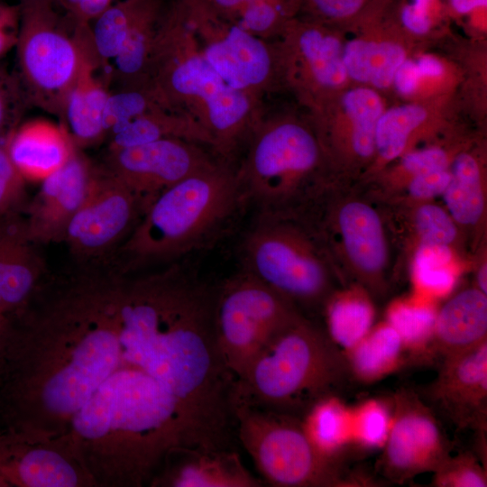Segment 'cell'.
Wrapping results in <instances>:
<instances>
[{"label": "cell", "instance_id": "1", "mask_svg": "<svg viewBox=\"0 0 487 487\" xmlns=\"http://www.w3.org/2000/svg\"><path fill=\"white\" fill-rule=\"evenodd\" d=\"M35 300L18 403L29 432L90 462L106 455L112 465L114 455L115 467L187 429L192 410L177 396L162 336L108 266L73 263Z\"/></svg>", "mask_w": 487, "mask_h": 487}, {"label": "cell", "instance_id": "2", "mask_svg": "<svg viewBox=\"0 0 487 487\" xmlns=\"http://www.w3.org/2000/svg\"><path fill=\"white\" fill-rule=\"evenodd\" d=\"M242 201L235 170L215 161L159 194L106 262L124 272L175 262L207 240Z\"/></svg>", "mask_w": 487, "mask_h": 487}, {"label": "cell", "instance_id": "3", "mask_svg": "<svg viewBox=\"0 0 487 487\" xmlns=\"http://www.w3.org/2000/svg\"><path fill=\"white\" fill-rule=\"evenodd\" d=\"M147 82L206 134L223 159L260 119L259 98L223 80L195 49L170 8L159 25Z\"/></svg>", "mask_w": 487, "mask_h": 487}, {"label": "cell", "instance_id": "4", "mask_svg": "<svg viewBox=\"0 0 487 487\" xmlns=\"http://www.w3.org/2000/svg\"><path fill=\"white\" fill-rule=\"evenodd\" d=\"M326 248L344 285L357 284L385 297L393 274V239L388 206L364 185L333 180L300 213Z\"/></svg>", "mask_w": 487, "mask_h": 487}, {"label": "cell", "instance_id": "5", "mask_svg": "<svg viewBox=\"0 0 487 487\" xmlns=\"http://www.w3.org/2000/svg\"><path fill=\"white\" fill-rule=\"evenodd\" d=\"M345 356L305 315L280 330L234 383V400L297 417L348 375Z\"/></svg>", "mask_w": 487, "mask_h": 487}, {"label": "cell", "instance_id": "6", "mask_svg": "<svg viewBox=\"0 0 487 487\" xmlns=\"http://www.w3.org/2000/svg\"><path fill=\"white\" fill-rule=\"evenodd\" d=\"M249 138L236 178L262 214H299L336 179L317 132L299 122L260 118Z\"/></svg>", "mask_w": 487, "mask_h": 487}, {"label": "cell", "instance_id": "7", "mask_svg": "<svg viewBox=\"0 0 487 487\" xmlns=\"http://www.w3.org/2000/svg\"><path fill=\"white\" fill-rule=\"evenodd\" d=\"M244 270L303 309L322 311L345 286L318 235L300 215L262 214L244 240Z\"/></svg>", "mask_w": 487, "mask_h": 487}, {"label": "cell", "instance_id": "8", "mask_svg": "<svg viewBox=\"0 0 487 487\" xmlns=\"http://www.w3.org/2000/svg\"><path fill=\"white\" fill-rule=\"evenodd\" d=\"M53 2L23 3L15 47L27 100L61 116L65 99L83 67L98 57L89 23L68 13L59 15Z\"/></svg>", "mask_w": 487, "mask_h": 487}, {"label": "cell", "instance_id": "9", "mask_svg": "<svg viewBox=\"0 0 487 487\" xmlns=\"http://www.w3.org/2000/svg\"><path fill=\"white\" fill-rule=\"evenodd\" d=\"M234 424L260 474L278 487H349L372 483L322 455L293 415L233 401Z\"/></svg>", "mask_w": 487, "mask_h": 487}, {"label": "cell", "instance_id": "10", "mask_svg": "<svg viewBox=\"0 0 487 487\" xmlns=\"http://www.w3.org/2000/svg\"><path fill=\"white\" fill-rule=\"evenodd\" d=\"M301 315L291 302L245 270L216 291V342L235 381L271 338Z\"/></svg>", "mask_w": 487, "mask_h": 487}, {"label": "cell", "instance_id": "11", "mask_svg": "<svg viewBox=\"0 0 487 487\" xmlns=\"http://www.w3.org/2000/svg\"><path fill=\"white\" fill-rule=\"evenodd\" d=\"M190 41L231 87L256 98L279 70L277 52L264 39L186 0L170 5Z\"/></svg>", "mask_w": 487, "mask_h": 487}, {"label": "cell", "instance_id": "12", "mask_svg": "<svg viewBox=\"0 0 487 487\" xmlns=\"http://www.w3.org/2000/svg\"><path fill=\"white\" fill-rule=\"evenodd\" d=\"M148 206L142 197L101 163H96L87 197L63 239L73 262H96L110 258Z\"/></svg>", "mask_w": 487, "mask_h": 487}, {"label": "cell", "instance_id": "13", "mask_svg": "<svg viewBox=\"0 0 487 487\" xmlns=\"http://www.w3.org/2000/svg\"><path fill=\"white\" fill-rule=\"evenodd\" d=\"M391 426L380 459L382 475L404 483L423 473H433L450 455L451 443L432 409L413 391L392 397Z\"/></svg>", "mask_w": 487, "mask_h": 487}, {"label": "cell", "instance_id": "14", "mask_svg": "<svg viewBox=\"0 0 487 487\" xmlns=\"http://www.w3.org/2000/svg\"><path fill=\"white\" fill-rule=\"evenodd\" d=\"M201 145L166 137L107 150L101 164L150 205L162 191L215 161Z\"/></svg>", "mask_w": 487, "mask_h": 487}, {"label": "cell", "instance_id": "15", "mask_svg": "<svg viewBox=\"0 0 487 487\" xmlns=\"http://www.w3.org/2000/svg\"><path fill=\"white\" fill-rule=\"evenodd\" d=\"M427 396L457 428L486 432L487 342L442 359Z\"/></svg>", "mask_w": 487, "mask_h": 487}, {"label": "cell", "instance_id": "16", "mask_svg": "<svg viewBox=\"0 0 487 487\" xmlns=\"http://www.w3.org/2000/svg\"><path fill=\"white\" fill-rule=\"evenodd\" d=\"M96 164L77 149L63 166L41 181L24 210L27 232L35 243L63 242L69 223L87 197Z\"/></svg>", "mask_w": 487, "mask_h": 487}, {"label": "cell", "instance_id": "17", "mask_svg": "<svg viewBox=\"0 0 487 487\" xmlns=\"http://www.w3.org/2000/svg\"><path fill=\"white\" fill-rule=\"evenodd\" d=\"M40 247L20 214L0 216V317L20 309L47 274Z\"/></svg>", "mask_w": 487, "mask_h": 487}, {"label": "cell", "instance_id": "18", "mask_svg": "<svg viewBox=\"0 0 487 487\" xmlns=\"http://www.w3.org/2000/svg\"><path fill=\"white\" fill-rule=\"evenodd\" d=\"M444 207L459 227L472 258L487 240V185L482 164L468 151L454 156Z\"/></svg>", "mask_w": 487, "mask_h": 487}, {"label": "cell", "instance_id": "19", "mask_svg": "<svg viewBox=\"0 0 487 487\" xmlns=\"http://www.w3.org/2000/svg\"><path fill=\"white\" fill-rule=\"evenodd\" d=\"M160 476L173 487H261L239 455L228 448H185L169 455Z\"/></svg>", "mask_w": 487, "mask_h": 487}, {"label": "cell", "instance_id": "20", "mask_svg": "<svg viewBox=\"0 0 487 487\" xmlns=\"http://www.w3.org/2000/svg\"><path fill=\"white\" fill-rule=\"evenodd\" d=\"M8 154L25 180L42 181L77 150L66 127L45 119L28 121L6 139Z\"/></svg>", "mask_w": 487, "mask_h": 487}, {"label": "cell", "instance_id": "21", "mask_svg": "<svg viewBox=\"0 0 487 487\" xmlns=\"http://www.w3.org/2000/svg\"><path fill=\"white\" fill-rule=\"evenodd\" d=\"M487 342V294L474 286L464 288L437 308L433 354L446 357Z\"/></svg>", "mask_w": 487, "mask_h": 487}, {"label": "cell", "instance_id": "22", "mask_svg": "<svg viewBox=\"0 0 487 487\" xmlns=\"http://www.w3.org/2000/svg\"><path fill=\"white\" fill-rule=\"evenodd\" d=\"M104 67L97 58L87 61L64 102L61 123L78 150L106 138L104 113L111 91L97 73Z\"/></svg>", "mask_w": 487, "mask_h": 487}, {"label": "cell", "instance_id": "23", "mask_svg": "<svg viewBox=\"0 0 487 487\" xmlns=\"http://www.w3.org/2000/svg\"><path fill=\"white\" fill-rule=\"evenodd\" d=\"M282 32L292 39L289 51L297 54V60L309 83L323 88L341 87L347 73L343 60V45L324 23L311 20L299 22L291 18Z\"/></svg>", "mask_w": 487, "mask_h": 487}, {"label": "cell", "instance_id": "24", "mask_svg": "<svg viewBox=\"0 0 487 487\" xmlns=\"http://www.w3.org/2000/svg\"><path fill=\"white\" fill-rule=\"evenodd\" d=\"M321 312L326 334L343 353L355 345L375 324L374 299L365 289L354 283L335 290Z\"/></svg>", "mask_w": 487, "mask_h": 487}, {"label": "cell", "instance_id": "25", "mask_svg": "<svg viewBox=\"0 0 487 487\" xmlns=\"http://www.w3.org/2000/svg\"><path fill=\"white\" fill-rule=\"evenodd\" d=\"M343 354L349 374L363 384L375 383L395 372L408 357L399 334L385 320L374 324Z\"/></svg>", "mask_w": 487, "mask_h": 487}, {"label": "cell", "instance_id": "26", "mask_svg": "<svg viewBox=\"0 0 487 487\" xmlns=\"http://www.w3.org/2000/svg\"><path fill=\"white\" fill-rule=\"evenodd\" d=\"M386 204L392 219L408 229L412 251L418 245H442L471 258L459 227L444 206L434 200Z\"/></svg>", "mask_w": 487, "mask_h": 487}, {"label": "cell", "instance_id": "27", "mask_svg": "<svg viewBox=\"0 0 487 487\" xmlns=\"http://www.w3.org/2000/svg\"><path fill=\"white\" fill-rule=\"evenodd\" d=\"M0 476L5 483L29 487H68L79 482L69 455L51 447H34L17 455H0Z\"/></svg>", "mask_w": 487, "mask_h": 487}, {"label": "cell", "instance_id": "28", "mask_svg": "<svg viewBox=\"0 0 487 487\" xmlns=\"http://www.w3.org/2000/svg\"><path fill=\"white\" fill-rule=\"evenodd\" d=\"M248 32L267 39L282 32L299 0H186Z\"/></svg>", "mask_w": 487, "mask_h": 487}, {"label": "cell", "instance_id": "29", "mask_svg": "<svg viewBox=\"0 0 487 487\" xmlns=\"http://www.w3.org/2000/svg\"><path fill=\"white\" fill-rule=\"evenodd\" d=\"M300 421L313 446L325 457L342 463L353 446L351 406L330 393L313 402Z\"/></svg>", "mask_w": 487, "mask_h": 487}, {"label": "cell", "instance_id": "30", "mask_svg": "<svg viewBox=\"0 0 487 487\" xmlns=\"http://www.w3.org/2000/svg\"><path fill=\"white\" fill-rule=\"evenodd\" d=\"M162 14L160 0H149L133 24L121 51L113 60L110 78H115L120 87L147 83Z\"/></svg>", "mask_w": 487, "mask_h": 487}, {"label": "cell", "instance_id": "31", "mask_svg": "<svg viewBox=\"0 0 487 487\" xmlns=\"http://www.w3.org/2000/svg\"><path fill=\"white\" fill-rule=\"evenodd\" d=\"M406 59L403 47L392 41L353 40L343 49L347 77L377 88L392 85L397 69Z\"/></svg>", "mask_w": 487, "mask_h": 487}, {"label": "cell", "instance_id": "32", "mask_svg": "<svg viewBox=\"0 0 487 487\" xmlns=\"http://www.w3.org/2000/svg\"><path fill=\"white\" fill-rule=\"evenodd\" d=\"M437 308L434 300L414 295L389 304L385 321L399 334L409 356L431 355Z\"/></svg>", "mask_w": 487, "mask_h": 487}, {"label": "cell", "instance_id": "33", "mask_svg": "<svg viewBox=\"0 0 487 487\" xmlns=\"http://www.w3.org/2000/svg\"><path fill=\"white\" fill-rule=\"evenodd\" d=\"M465 258L447 246L418 245L412 251V280L416 294L434 300L451 293Z\"/></svg>", "mask_w": 487, "mask_h": 487}, {"label": "cell", "instance_id": "34", "mask_svg": "<svg viewBox=\"0 0 487 487\" xmlns=\"http://www.w3.org/2000/svg\"><path fill=\"white\" fill-rule=\"evenodd\" d=\"M427 115L426 109L415 104L395 106L381 114L375 128V158L381 166L408 152Z\"/></svg>", "mask_w": 487, "mask_h": 487}, {"label": "cell", "instance_id": "35", "mask_svg": "<svg viewBox=\"0 0 487 487\" xmlns=\"http://www.w3.org/2000/svg\"><path fill=\"white\" fill-rule=\"evenodd\" d=\"M149 0H118L94 20L92 41L105 66L121 51L135 20Z\"/></svg>", "mask_w": 487, "mask_h": 487}, {"label": "cell", "instance_id": "36", "mask_svg": "<svg viewBox=\"0 0 487 487\" xmlns=\"http://www.w3.org/2000/svg\"><path fill=\"white\" fill-rule=\"evenodd\" d=\"M392 415V398H369L351 406L353 446L365 451L381 449Z\"/></svg>", "mask_w": 487, "mask_h": 487}, {"label": "cell", "instance_id": "37", "mask_svg": "<svg viewBox=\"0 0 487 487\" xmlns=\"http://www.w3.org/2000/svg\"><path fill=\"white\" fill-rule=\"evenodd\" d=\"M392 0H299L311 16L321 23H344L381 13Z\"/></svg>", "mask_w": 487, "mask_h": 487}, {"label": "cell", "instance_id": "38", "mask_svg": "<svg viewBox=\"0 0 487 487\" xmlns=\"http://www.w3.org/2000/svg\"><path fill=\"white\" fill-rule=\"evenodd\" d=\"M436 487H486L487 472L477 455L462 452L449 455L433 472Z\"/></svg>", "mask_w": 487, "mask_h": 487}, {"label": "cell", "instance_id": "39", "mask_svg": "<svg viewBox=\"0 0 487 487\" xmlns=\"http://www.w3.org/2000/svg\"><path fill=\"white\" fill-rule=\"evenodd\" d=\"M25 181L13 163L6 143H0V216L24 212L29 202Z\"/></svg>", "mask_w": 487, "mask_h": 487}, {"label": "cell", "instance_id": "40", "mask_svg": "<svg viewBox=\"0 0 487 487\" xmlns=\"http://www.w3.org/2000/svg\"><path fill=\"white\" fill-rule=\"evenodd\" d=\"M450 176L449 169L415 176L406 182L394 198L383 202L414 203L434 200L443 195Z\"/></svg>", "mask_w": 487, "mask_h": 487}, {"label": "cell", "instance_id": "41", "mask_svg": "<svg viewBox=\"0 0 487 487\" xmlns=\"http://www.w3.org/2000/svg\"><path fill=\"white\" fill-rule=\"evenodd\" d=\"M27 101L21 84L0 69V133L16 122Z\"/></svg>", "mask_w": 487, "mask_h": 487}, {"label": "cell", "instance_id": "42", "mask_svg": "<svg viewBox=\"0 0 487 487\" xmlns=\"http://www.w3.org/2000/svg\"><path fill=\"white\" fill-rule=\"evenodd\" d=\"M433 0H410L402 6L400 19L403 25L411 32L424 34L431 27L429 6Z\"/></svg>", "mask_w": 487, "mask_h": 487}, {"label": "cell", "instance_id": "43", "mask_svg": "<svg viewBox=\"0 0 487 487\" xmlns=\"http://www.w3.org/2000/svg\"><path fill=\"white\" fill-rule=\"evenodd\" d=\"M75 19L89 23L118 0H56Z\"/></svg>", "mask_w": 487, "mask_h": 487}, {"label": "cell", "instance_id": "44", "mask_svg": "<svg viewBox=\"0 0 487 487\" xmlns=\"http://www.w3.org/2000/svg\"><path fill=\"white\" fill-rule=\"evenodd\" d=\"M20 26V11L0 5V57L15 47Z\"/></svg>", "mask_w": 487, "mask_h": 487}, {"label": "cell", "instance_id": "45", "mask_svg": "<svg viewBox=\"0 0 487 487\" xmlns=\"http://www.w3.org/2000/svg\"><path fill=\"white\" fill-rule=\"evenodd\" d=\"M421 78L416 61L406 59L397 69L392 84L402 95H410L418 87Z\"/></svg>", "mask_w": 487, "mask_h": 487}, {"label": "cell", "instance_id": "46", "mask_svg": "<svg viewBox=\"0 0 487 487\" xmlns=\"http://www.w3.org/2000/svg\"><path fill=\"white\" fill-rule=\"evenodd\" d=\"M487 242L482 243L472 256L474 284L479 290L487 294Z\"/></svg>", "mask_w": 487, "mask_h": 487}, {"label": "cell", "instance_id": "47", "mask_svg": "<svg viewBox=\"0 0 487 487\" xmlns=\"http://www.w3.org/2000/svg\"><path fill=\"white\" fill-rule=\"evenodd\" d=\"M421 77H439L444 72V67L439 60L430 55L421 56L416 61Z\"/></svg>", "mask_w": 487, "mask_h": 487}, {"label": "cell", "instance_id": "48", "mask_svg": "<svg viewBox=\"0 0 487 487\" xmlns=\"http://www.w3.org/2000/svg\"><path fill=\"white\" fill-rule=\"evenodd\" d=\"M487 0H450L452 8L458 14H468L478 7H485Z\"/></svg>", "mask_w": 487, "mask_h": 487}, {"label": "cell", "instance_id": "49", "mask_svg": "<svg viewBox=\"0 0 487 487\" xmlns=\"http://www.w3.org/2000/svg\"><path fill=\"white\" fill-rule=\"evenodd\" d=\"M23 3L36 2V1H54V0H22Z\"/></svg>", "mask_w": 487, "mask_h": 487}]
</instances>
